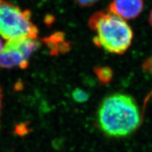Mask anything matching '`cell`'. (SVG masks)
<instances>
[{"mask_svg": "<svg viewBox=\"0 0 152 152\" xmlns=\"http://www.w3.org/2000/svg\"><path fill=\"white\" fill-rule=\"evenodd\" d=\"M3 47V41L1 39V37H0V53H1V51L2 50V48Z\"/></svg>", "mask_w": 152, "mask_h": 152, "instance_id": "7c38bea8", "label": "cell"}, {"mask_svg": "<svg viewBox=\"0 0 152 152\" xmlns=\"http://www.w3.org/2000/svg\"><path fill=\"white\" fill-rule=\"evenodd\" d=\"M75 1L80 6L88 7L94 5V4L95 3H96L99 0H75Z\"/></svg>", "mask_w": 152, "mask_h": 152, "instance_id": "9c48e42d", "label": "cell"}, {"mask_svg": "<svg viewBox=\"0 0 152 152\" xmlns=\"http://www.w3.org/2000/svg\"><path fill=\"white\" fill-rule=\"evenodd\" d=\"M39 46V42L33 38L7 41L0 53V66L5 69H26L31 55Z\"/></svg>", "mask_w": 152, "mask_h": 152, "instance_id": "277c9868", "label": "cell"}, {"mask_svg": "<svg viewBox=\"0 0 152 152\" xmlns=\"http://www.w3.org/2000/svg\"><path fill=\"white\" fill-rule=\"evenodd\" d=\"M2 98H3V94H2V90H1V86H0V113H1V109Z\"/></svg>", "mask_w": 152, "mask_h": 152, "instance_id": "30bf717a", "label": "cell"}, {"mask_svg": "<svg viewBox=\"0 0 152 152\" xmlns=\"http://www.w3.org/2000/svg\"><path fill=\"white\" fill-rule=\"evenodd\" d=\"M141 123L138 107L133 98L126 94L115 93L106 97L98 109V126L108 136H129Z\"/></svg>", "mask_w": 152, "mask_h": 152, "instance_id": "6da1fadb", "label": "cell"}, {"mask_svg": "<svg viewBox=\"0 0 152 152\" xmlns=\"http://www.w3.org/2000/svg\"><path fill=\"white\" fill-rule=\"evenodd\" d=\"M143 7V0H113L108 10L124 20H131L140 15Z\"/></svg>", "mask_w": 152, "mask_h": 152, "instance_id": "5b68a950", "label": "cell"}, {"mask_svg": "<svg viewBox=\"0 0 152 152\" xmlns=\"http://www.w3.org/2000/svg\"><path fill=\"white\" fill-rule=\"evenodd\" d=\"M148 20H149V22H150V25H151V27H152V10H151L150 13V15H149Z\"/></svg>", "mask_w": 152, "mask_h": 152, "instance_id": "8fae6325", "label": "cell"}, {"mask_svg": "<svg viewBox=\"0 0 152 152\" xmlns=\"http://www.w3.org/2000/svg\"><path fill=\"white\" fill-rule=\"evenodd\" d=\"M72 97L75 102L84 103L88 100L89 94L82 89L76 88L72 93Z\"/></svg>", "mask_w": 152, "mask_h": 152, "instance_id": "52a82bcc", "label": "cell"}, {"mask_svg": "<svg viewBox=\"0 0 152 152\" xmlns=\"http://www.w3.org/2000/svg\"><path fill=\"white\" fill-rule=\"evenodd\" d=\"M94 72L98 80L103 84H108L111 81L113 77V72L110 68L108 66H98L95 68Z\"/></svg>", "mask_w": 152, "mask_h": 152, "instance_id": "8992f818", "label": "cell"}, {"mask_svg": "<svg viewBox=\"0 0 152 152\" xmlns=\"http://www.w3.org/2000/svg\"><path fill=\"white\" fill-rule=\"evenodd\" d=\"M38 34L31 20V12L12 3L0 0V37L6 41L33 38Z\"/></svg>", "mask_w": 152, "mask_h": 152, "instance_id": "3957f363", "label": "cell"}, {"mask_svg": "<svg viewBox=\"0 0 152 152\" xmlns=\"http://www.w3.org/2000/svg\"><path fill=\"white\" fill-rule=\"evenodd\" d=\"M142 68L146 73L152 75V55L144 61Z\"/></svg>", "mask_w": 152, "mask_h": 152, "instance_id": "ba28073f", "label": "cell"}, {"mask_svg": "<svg viewBox=\"0 0 152 152\" xmlns=\"http://www.w3.org/2000/svg\"><path fill=\"white\" fill-rule=\"evenodd\" d=\"M89 26L95 33L94 44L111 53L122 54L132 43L133 31L129 25L109 10L94 13Z\"/></svg>", "mask_w": 152, "mask_h": 152, "instance_id": "7a4b0ae2", "label": "cell"}]
</instances>
